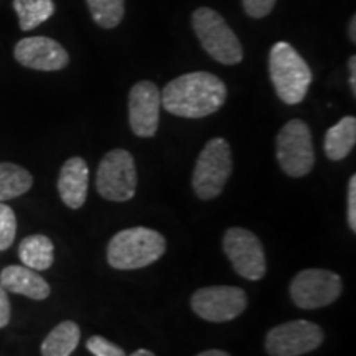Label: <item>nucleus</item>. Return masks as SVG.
<instances>
[{
    "label": "nucleus",
    "instance_id": "1",
    "mask_svg": "<svg viewBox=\"0 0 356 356\" xmlns=\"http://www.w3.org/2000/svg\"><path fill=\"white\" fill-rule=\"evenodd\" d=\"M167 113L185 119H202L215 114L228 97V88L215 74L195 71L172 79L162 92Z\"/></svg>",
    "mask_w": 356,
    "mask_h": 356
},
{
    "label": "nucleus",
    "instance_id": "2",
    "mask_svg": "<svg viewBox=\"0 0 356 356\" xmlns=\"http://www.w3.org/2000/svg\"><path fill=\"white\" fill-rule=\"evenodd\" d=\"M167 241L159 231L137 226L119 231L108 244V262L113 269H142L165 254Z\"/></svg>",
    "mask_w": 356,
    "mask_h": 356
},
{
    "label": "nucleus",
    "instance_id": "3",
    "mask_svg": "<svg viewBox=\"0 0 356 356\" xmlns=\"http://www.w3.org/2000/svg\"><path fill=\"white\" fill-rule=\"evenodd\" d=\"M269 76L279 99L289 106L304 101L312 84L310 66L287 42H277L270 48Z\"/></svg>",
    "mask_w": 356,
    "mask_h": 356
},
{
    "label": "nucleus",
    "instance_id": "4",
    "mask_svg": "<svg viewBox=\"0 0 356 356\" xmlns=\"http://www.w3.org/2000/svg\"><path fill=\"white\" fill-rule=\"evenodd\" d=\"M191 26H193L203 50L213 60L228 66L241 63L244 56L243 44L216 10L208 7L197 8L191 15Z\"/></svg>",
    "mask_w": 356,
    "mask_h": 356
},
{
    "label": "nucleus",
    "instance_id": "5",
    "mask_svg": "<svg viewBox=\"0 0 356 356\" xmlns=\"http://www.w3.org/2000/svg\"><path fill=\"white\" fill-rule=\"evenodd\" d=\"M233 172V155L228 140L215 137L203 147L195 165L191 186L200 200L220 197Z\"/></svg>",
    "mask_w": 356,
    "mask_h": 356
},
{
    "label": "nucleus",
    "instance_id": "6",
    "mask_svg": "<svg viewBox=\"0 0 356 356\" xmlns=\"http://www.w3.org/2000/svg\"><path fill=\"white\" fill-rule=\"evenodd\" d=\"M279 165L289 177L309 175L315 165V150L309 126L300 119H292L280 129L275 139Z\"/></svg>",
    "mask_w": 356,
    "mask_h": 356
},
{
    "label": "nucleus",
    "instance_id": "7",
    "mask_svg": "<svg viewBox=\"0 0 356 356\" xmlns=\"http://www.w3.org/2000/svg\"><path fill=\"white\" fill-rule=\"evenodd\" d=\"M97 193L109 202H129L137 188L136 162L131 152L114 149L102 157L96 175Z\"/></svg>",
    "mask_w": 356,
    "mask_h": 356
},
{
    "label": "nucleus",
    "instance_id": "8",
    "mask_svg": "<svg viewBox=\"0 0 356 356\" xmlns=\"http://www.w3.org/2000/svg\"><path fill=\"white\" fill-rule=\"evenodd\" d=\"M291 299L300 309L314 310L335 302L343 291L341 277L327 269H305L292 279Z\"/></svg>",
    "mask_w": 356,
    "mask_h": 356
},
{
    "label": "nucleus",
    "instance_id": "9",
    "mask_svg": "<svg viewBox=\"0 0 356 356\" xmlns=\"http://www.w3.org/2000/svg\"><path fill=\"white\" fill-rule=\"evenodd\" d=\"M323 343V330L309 320H292L277 325L266 337V351L270 356H302Z\"/></svg>",
    "mask_w": 356,
    "mask_h": 356
},
{
    "label": "nucleus",
    "instance_id": "10",
    "mask_svg": "<svg viewBox=\"0 0 356 356\" xmlns=\"http://www.w3.org/2000/svg\"><path fill=\"white\" fill-rule=\"evenodd\" d=\"M246 307V292L233 286L203 287L191 296V309L207 322H229L239 317Z\"/></svg>",
    "mask_w": 356,
    "mask_h": 356
},
{
    "label": "nucleus",
    "instance_id": "11",
    "mask_svg": "<svg viewBox=\"0 0 356 356\" xmlns=\"http://www.w3.org/2000/svg\"><path fill=\"white\" fill-rule=\"evenodd\" d=\"M222 249L234 270L248 280L264 277L267 264L264 248L252 231L244 228H229L222 238Z\"/></svg>",
    "mask_w": 356,
    "mask_h": 356
},
{
    "label": "nucleus",
    "instance_id": "12",
    "mask_svg": "<svg viewBox=\"0 0 356 356\" xmlns=\"http://www.w3.org/2000/svg\"><path fill=\"white\" fill-rule=\"evenodd\" d=\"M162 95L152 81L136 83L129 95V122L136 136L154 137L159 129Z\"/></svg>",
    "mask_w": 356,
    "mask_h": 356
},
{
    "label": "nucleus",
    "instance_id": "13",
    "mask_svg": "<svg viewBox=\"0 0 356 356\" xmlns=\"http://www.w3.org/2000/svg\"><path fill=\"white\" fill-rule=\"evenodd\" d=\"M17 63L35 71H60L70 65L63 44L48 37L22 38L13 48Z\"/></svg>",
    "mask_w": 356,
    "mask_h": 356
},
{
    "label": "nucleus",
    "instance_id": "14",
    "mask_svg": "<svg viewBox=\"0 0 356 356\" xmlns=\"http://www.w3.org/2000/svg\"><path fill=\"white\" fill-rule=\"evenodd\" d=\"M89 168L81 157H71L66 160L58 175V193L61 202L71 210L81 208L88 197Z\"/></svg>",
    "mask_w": 356,
    "mask_h": 356
},
{
    "label": "nucleus",
    "instance_id": "15",
    "mask_svg": "<svg viewBox=\"0 0 356 356\" xmlns=\"http://www.w3.org/2000/svg\"><path fill=\"white\" fill-rule=\"evenodd\" d=\"M0 286L7 292L25 296L32 300H44L51 289L37 270L25 266H7L0 273Z\"/></svg>",
    "mask_w": 356,
    "mask_h": 356
},
{
    "label": "nucleus",
    "instance_id": "16",
    "mask_svg": "<svg viewBox=\"0 0 356 356\" xmlns=\"http://www.w3.org/2000/svg\"><path fill=\"white\" fill-rule=\"evenodd\" d=\"M19 257L22 264L33 270H47L55 262V246L48 236H26L19 244Z\"/></svg>",
    "mask_w": 356,
    "mask_h": 356
},
{
    "label": "nucleus",
    "instance_id": "17",
    "mask_svg": "<svg viewBox=\"0 0 356 356\" xmlns=\"http://www.w3.org/2000/svg\"><path fill=\"white\" fill-rule=\"evenodd\" d=\"M356 144V119L346 115L332 126L325 136V154L327 157L338 162L348 155Z\"/></svg>",
    "mask_w": 356,
    "mask_h": 356
},
{
    "label": "nucleus",
    "instance_id": "18",
    "mask_svg": "<svg viewBox=\"0 0 356 356\" xmlns=\"http://www.w3.org/2000/svg\"><path fill=\"white\" fill-rule=\"evenodd\" d=\"M81 338V330L73 320H65L58 323L48 333L42 343V356H71Z\"/></svg>",
    "mask_w": 356,
    "mask_h": 356
},
{
    "label": "nucleus",
    "instance_id": "19",
    "mask_svg": "<svg viewBox=\"0 0 356 356\" xmlns=\"http://www.w3.org/2000/svg\"><path fill=\"white\" fill-rule=\"evenodd\" d=\"M32 185L33 177L26 168L12 162H0V202L22 197Z\"/></svg>",
    "mask_w": 356,
    "mask_h": 356
},
{
    "label": "nucleus",
    "instance_id": "20",
    "mask_svg": "<svg viewBox=\"0 0 356 356\" xmlns=\"http://www.w3.org/2000/svg\"><path fill=\"white\" fill-rule=\"evenodd\" d=\"M13 10L19 17L22 32L38 29L56 12L53 0H13Z\"/></svg>",
    "mask_w": 356,
    "mask_h": 356
},
{
    "label": "nucleus",
    "instance_id": "21",
    "mask_svg": "<svg viewBox=\"0 0 356 356\" xmlns=\"http://www.w3.org/2000/svg\"><path fill=\"white\" fill-rule=\"evenodd\" d=\"M92 20L102 29H115L124 19V0H86Z\"/></svg>",
    "mask_w": 356,
    "mask_h": 356
},
{
    "label": "nucleus",
    "instance_id": "22",
    "mask_svg": "<svg viewBox=\"0 0 356 356\" xmlns=\"http://www.w3.org/2000/svg\"><path fill=\"white\" fill-rule=\"evenodd\" d=\"M17 216L8 204L0 203V251H7L15 241Z\"/></svg>",
    "mask_w": 356,
    "mask_h": 356
},
{
    "label": "nucleus",
    "instance_id": "23",
    "mask_svg": "<svg viewBox=\"0 0 356 356\" xmlns=\"http://www.w3.org/2000/svg\"><path fill=\"white\" fill-rule=\"evenodd\" d=\"M86 348L95 356H127L121 346H118L108 338L95 335L86 341Z\"/></svg>",
    "mask_w": 356,
    "mask_h": 356
},
{
    "label": "nucleus",
    "instance_id": "24",
    "mask_svg": "<svg viewBox=\"0 0 356 356\" xmlns=\"http://www.w3.org/2000/svg\"><path fill=\"white\" fill-rule=\"evenodd\" d=\"M277 0H243V8L251 19H264L273 12Z\"/></svg>",
    "mask_w": 356,
    "mask_h": 356
},
{
    "label": "nucleus",
    "instance_id": "25",
    "mask_svg": "<svg viewBox=\"0 0 356 356\" xmlns=\"http://www.w3.org/2000/svg\"><path fill=\"white\" fill-rule=\"evenodd\" d=\"M348 226L356 233V177L350 178L348 184Z\"/></svg>",
    "mask_w": 356,
    "mask_h": 356
},
{
    "label": "nucleus",
    "instance_id": "26",
    "mask_svg": "<svg viewBox=\"0 0 356 356\" xmlns=\"http://www.w3.org/2000/svg\"><path fill=\"white\" fill-rule=\"evenodd\" d=\"M12 317V307L6 289L0 286V328H6Z\"/></svg>",
    "mask_w": 356,
    "mask_h": 356
},
{
    "label": "nucleus",
    "instance_id": "27",
    "mask_svg": "<svg viewBox=\"0 0 356 356\" xmlns=\"http://www.w3.org/2000/svg\"><path fill=\"white\" fill-rule=\"evenodd\" d=\"M348 68H350V86H351V91H353V96H356V56L355 55L350 58Z\"/></svg>",
    "mask_w": 356,
    "mask_h": 356
},
{
    "label": "nucleus",
    "instance_id": "28",
    "mask_svg": "<svg viewBox=\"0 0 356 356\" xmlns=\"http://www.w3.org/2000/svg\"><path fill=\"white\" fill-rule=\"evenodd\" d=\"M348 35H350V40L353 43H356V17L353 15L350 20V26H348Z\"/></svg>",
    "mask_w": 356,
    "mask_h": 356
},
{
    "label": "nucleus",
    "instance_id": "29",
    "mask_svg": "<svg viewBox=\"0 0 356 356\" xmlns=\"http://www.w3.org/2000/svg\"><path fill=\"white\" fill-rule=\"evenodd\" d=\"M197 356H229V355L222 350H207Z\"/></svg>",
    "mask_w": 356,
    "mask_h": 356
},
{
    "label": "nucleus",
    "instance_id": "30",
    "mask_svg": "<svg viewBox=\"0 0 356 356\" xmlns=\"http://www.w3.org/2000/svg\"><path fill=\"white\" fill-rule=\"evenodd\" d=\"M129 356H155L152 351H149V350H145V348H140V350H137V351H134L132 355H129Z\"/></svg>",
    "mask_w": 356,
    "mask_h": 356
}]
</instances>
